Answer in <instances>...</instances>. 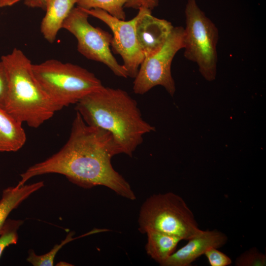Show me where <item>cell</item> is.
I'll list each match as a JSON object with an SVG mask.
<instances>
[{
	"instance_id": "cell-16",
	"label": "cell",
	"mask_w": 266,
	"mask_h": 266,
	"mask_svg": "<svg viewBox=\"0 0 266 266\" xmlns=\"http://www.w3.org/2000/svg\"><path fill=\"white\" fill-rule=\"evenodd\" d=\"M127 0H77V7L83 10L100 9L111 16L125 20L124 11Z\"/></svg>"
},
{
	"instance_id": "cell-15",
	"label": "cell",
	"mask_w": 266,
	"mask_h": 266,
	"mask_svg": "<svg viewBox=\"0 0 266 266\" xmlns=\"http://www.w3.org/2000/svg\"><path fill=\"white\" fill-rule=\"evenodd\" d=\"M146 233V252L161 266L175 252L178 244L182 240L177 236L154 231H149Z\"/></svg>"
},
{
	"instance_id": "cell-11",
	"label": "cell",
	"mask_w": 266,
	"mask_h": 266,
	"mask_svg": "<svg viewBox=\"0 0 266 266\" xmlns=\"http://www.w3.org/2000/svg\"><path fill=\"white\" fill-rule=\"evenodd\" d=\"M187 243L175 251L162 266H189L210 248H219L226 244L228 237L217 230H202L189 239Z\"/></svg>"
},
{
	"instance_id": "cell-19",
	"label": "cell",
	"mask_w": 266,
	"mask_h": 266,
	"mask_svg": "<svg viewBox=\"0 0 266 266\" xmlns=\"http://www.w3.org/2000/svg\"><path fill=\"white\" fill-rule=\"evenodd\" d=\"M234 264L236 266H266V255L257 248H251L238 256Z\"/></svg>"
},
{
	"instance_id": "cell-9",
	"label": "cell",
	"mask_w": 266,
	"mask_h": 266,
	"mask_svg": "<svg viewBox=\"0 0 266 266\" xmlns=\"http://www.w3.org/2000/svg\"><path fill=\"white\" fill-rule=\"evenodd\" d=\"M83 10L89 15L102 21L111 29L113 33L111 43L112 50L122 57L123 66L128 76L134 78L145 57L136 35V16L130 20L126 21L113 17L100 9Z\"/></svg>"
},
{
	"instance_id": "cell-12",
	"label": "cell",
	"mask_w": 266,
	"mask_h": 266,
	"mask_svg": "<svg viewBox=\"0 0 266 266\" xmlns=\"http://www.w3.org/2000/svg\"><path fill=\"white\" fill-rule=\"evenodd\" d=\"M77 0H47L46 13L42 20L40 31L49 42H53L63 24Z\"/></svg>"
},
{
	"instance_id": "cell-4",
	"label": "cell",
	"mask_w": 266,
	"mask_h": 266,
	"mask_svg": "<svg viewBox=\"0 0 266 266\" xmlns=\"http://www.w3.org/2000/svg\"><path fill=\"white\" fill-rule=\"evenodd\" d=\"M34 76L50 100L59 110L76 104L104 86L92 72L79 66L58 60L32 64Z\"/></svg>"
},
{
	"instance_id": "cell-10",
	"label": "cell",
	"mask_w": 266,
	"mask_h": 266,
	"mask_svg": "<svg viewBox=\"0 0 266 266\" xmlns=\"http://www.w3.org/2000/svg\"><path fill=\"white\" fill-rule=\"evenodd\" d=\"M138 10L136 15V35L144 57H147L161 49L174 27L170 22L153 16L150 9Z\"/></svg>"
},
{
	"instance_id": "cell-7",
	"label": "cell",
	"mask_w": 266,
	"mask_h": 266,
	"mask_svg": "<svg viewBox=\"0 0 266 266\" xmlns=\"http://www.w3.org/2000/svg\"><path fill=\"white\" fill-rule=\"evenodd\" d=\"M89 15L78 7H73L65 20L62 28L76 38L77 50L88 59L106 65L117 76L127 78L123 65L114 58L110 48L112 35L88 21Z\"/></svg>"
},
{
	"instance_id": "cell-21",
	"label": "cell",
	"mask_w": 266,
	"mask_h": 266,
	"mask_svg": "<svg viewBox=\"0 0 266 266\" xmlns=\"http://www.w3.org/2000/svg\"><path fill=\"white\" fill-rule=\"evenodd\" d=\"M8 91L7 73L2 62L0 61V108L5 110Z\"/></svg>"
},
{
	"instance_id": "cell-6",
	"label": "cell",
	"mask_w": 266,
	"mask_h": 266,
	"mask_svg": "<svg viewBox=\"0 0 266 266\" xmlns=\"http://www.w3.org/2000/svg\"><path fill=\"white\" fill-rule=\"evenodd\" d=\"M185 16L184 56L198 65L205 79L212 81L217 74L218 28L200 9L196 0H187Z\"/></svg>"
},
{
	"instance_id": "cell-13",
	"label": "cell",
	"mask_w": 266,
	"mask_h": 266,
	"mask_svg": "<svg viewBox=\"0 0 266 266\" xmlns=\"http://www.w3.org/2000/svg\"><path fill=\"white\" fill-rule=\"evenodd\" d=\"M26 141L22 123L0 108V152H16Z\"/></svg>"
},
{
	"instance_id": "cell-2",
	"label": "cell",
	"mask_w": 266,
	"mask_h": 266,
	"mask_svg": "<svg viewBox=\"0 0 266 266\" xmlns=\"http://www.w3.org/2000/svg\"><path fill=\"white\" fill-rule=\"evenodd\" d=\"M75 105V110L87 125L112 135L120 154L132 157L143 136L155 131L143 119L136 101L119 88L103 86Z\"/></svg>"
},
{
	"instance_id": "cell-17",
	"label": "cell",
	"mask_w": 266,
	"mask_h": 266,
	"mask_svg": "<svg viewBox=\"0 0 266 266\" xmlns=\"http://www.w3.org/2000/svg\"><path fill=\"white\" fill-rule=\"evenodd\" d=\"M73 234V232H70L60 244H56L49 252L45 254L37 255L33 250L30 249L28 252L27 261L34 266H53L56 255L65 244L74 239L72 237Z\"/></svg>"
},
{
	"instance_id": "cell-20",
	"label": "cell",
	"mask_w": 266,
	"mask_h": 266,
	"mask_svg": "<svg viewBox=\"0 0 266 266\" xmlns=\"http://www.w3.org/2000/svg\"><path fill=\"white\" fill-rule=\"evenodd\" d=\"M204 255L211 266H228L232 264L231 259L216 248L209 249Z\"/></svg>"
},
{
	"instance_id": "cell-18",
	"label": "cell",
	"mask_w": 266,
	"mask_h": 266,
	"mask_svg": "<svg viewBox=\"0 0 266 266\" xmlns=\"http://www.w3.org/2000/svg\"><path fill=\"white\" fill-rule=\"evenodd\" d=\"M23 223L22 220H6L0 234V257L6 247L17 243V231Z\"/></svg>"
},
{
	"instance_id": "cell-14",
	"label": "cell",
	"mask_w": 266,
	"mask_h": 266,
	"mask_svg": "<svg viewBox=\"0 0 266 266\" xmlns=\"http://www.w3.org/2000/svg\"><path fill=\"white\" fill-rule=\"evenodd\" d=\"M44 186L43 181H39L20 187H9L3 190L0 200V234L11 212Z\"/></svg>"
},
{
	"instance_id": "cell-22",
	"label": "cell",
	"mask_w": 266,
	"mask_h": 266,
	"mask_svg": "<svg viewBox=\"0 0 266 266\" xmlns=\"http://www.w3.org/2000/svg\"><path fill=\"white\" fill-rule=\"evenodd\" d=\"M158 4L159 0H127L125 7L137 9L145 8L152 10Z\"/></svg>"
},
{
	"instance_id": "cell-5",
	"label": "cell",
	"mask_w": 266,
	"mask_h": 266,
	"mask_svg": "<svg viewBox=\"0 0 266 266\" xmlns=\"http://www.w3.org/2000/svg\"><path fill=\"white\" fill-rule=\"evenodd\" d=\"M138 224L141 233L154 231L186 240L202 231L185 201L172 192L148 197L141 206Z\"/></svg>"
},
{
	"instance_id": "cell-23",
	"label": "cell",
	"mask_w": 266,
	"mask_h": 266,
	"mask_svg": "<svg viewBox=\"0 0 266 266\" xmlns=\"http://www.w3.org/2000/svg\"><path fill=\"white\" fill-rule=\"evenodd\" d=\"M47 0H24L26 5L31 8L45 9Z\"/></svg>"
},
{
	"instance_id": "cell-8",
	"label": "cell",
	"mask_w": 266,
	"mask_h": 266,
	"mask_svg": "<svg viewBox=\"0 0 266 266\" xmlns=\"http://www.w3.org/2000/svg\"><path fill=\"white\" fill-rule=\"evenodd\" d=\"M184 28L174 27L166 42L156 53L145 57L134 78L133 90L143 95L156 86H162L171 96L175 85L171 66L176 54L184 47Z\"/></svg>"
},
{
	"instance_id": "cell-1",
	"label": "cell",
	"mask_w": 266,
	"mask_h": 266,
	"mask_svg": "<svg viewBox=\"0 0 266 266\" xmlns=\"http://www.w3.org/2000/svg\"><path fill=\"white\" fill-rule=\"evenodd\" d=\"M119 154V149L109 132L87 125L76 112L65 145L21 173L16 186H22L36 176L58 173L80 187L90 189L103 186L133 200L136 196L130 184L111 164L112 158Z\"/></svg>"
},
{
	"instance_id": "cell-3",
	"label": "cell",
	"mask_w": 266,
	"mask_h": 266,
	"mask_svg": "<svg viewBox=\"0 0 266 266\" xmlns=\"http://www.w3.org/2000/svg\"><path fill=\"white\" fill-rule=\"evenodd\" d=\"M8 91L5 110L21 123L37 128L59 110L41 89L32 71L31 61L19 49L2 56Z\"/></svg>"
},
{
	"instance_id": "cell-24",
	"label": "cell",
	"mask_w": 266,
	"mask_h": 266,
	"mask_svg": "<svg viewBox=\"0 0 266 266\" xmlns=\"http://www.w3.org/2000/svg\"><path fill=\"white\" fill-rule=\"evenodd\" d=\"M21 0H0V7L12 6Z\"/></svg>"
}]
</instances>
